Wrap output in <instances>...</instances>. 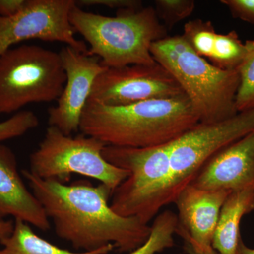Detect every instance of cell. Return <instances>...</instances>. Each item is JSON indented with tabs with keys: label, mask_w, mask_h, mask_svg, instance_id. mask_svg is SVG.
<instances>
[{
	"label": "cell",
	"mask_w": 254,
	"mask_h": 254,
	"mask_svg": "<svg viewBox=\"0 0 254 254\" xmlns=\"http://www.w3.org/2000/svg\"><path fill=\"white\" fill-rule=\"evenodd\" d=\"M22 175L56 235L76 250L91 252L112 244L120 252L131 253L148 240L151 227L136 217L115 213L108 202L111 190L103 184L65 185L40 178L28 170Z\"/></svg>",
	"instance_id": "cell-1"
},
{
	"label": "cell",
	"mask_w": 254,
	"mask_h": 254,
	"mask_svg": "<svg viewBox=\"0 0 254 254\" xmlns=\"http://www.w3.org/2000/svg\"><path fill=\"white\" fill-rule=\"evenodd\" d=\"M198 123L185 95L123 106L88 101L79 131L105 145L148 148L173 141Z\"/></svg>",
	"instance_id": "cell-2"
},
{
	"label": "cell",
	"mask_w": 254,
	"mask_h": 254,
	"mask_svg": "<svg viewBox=\"0 0 254 254\" xmlns=\"http://www.w3.org/2000/svg\"><path fill=\"white\" fill-rule=\"evenodd\" d=\"M150 53L181 87L200 123H218L238 113L237 70L214 66L197 54L182 35L154 42Z\"/></svg>",
	"instance_id": "cell-3"
},
{
	"label": "cell",
	"mask_w": 254,
	"mask_h": 254,
	"mask_svg": "<svg viewBox=\"0 0 254 254\" xmlns=\"http://www.w3.org/2000/svg\"><path fill=\"white\" fill-rule=\"evenodd\" d=\"M69 20L75 32L89 44L88 54L98 57L108 68L154 64L152 44L168 36L151 6L119 10L109 17L84 11L76 4Z\"/></svg>",
	"instance_id": "cell-4"
},
{
	"label": "cell",
	"mask_w": 254,
	"mask_h": 254,
	"mask_svg": "<svg viewBox=\"0 0 254 254\" xmlns=\"http://www.w3.org/2000/svg\"><path fill=\"white\" fill-rule=\"evenodd\" d=\"M170 143L148 148L105 147L103 158L129 173L111 195L110 207L115 213L136 217L148 225L166 205Z\"/></svg>",
	"instance_id": "cell-5"
},
{
	"label": "cell",
	"mask_w": 254,
	"mask_h": 254,
	"mask_svg": "<svg viewBox=\"0 0 254 254\" xmlns=\"http://www.w3.org/2000/svg\"><path fill=\"white\" fill-rule=\"evenodd\" d=\"M66 79L59 53L32 45L12 47L0 56V114L58 100Z\"/></svg>",
	"instance_id": "cell-6"
},
{
	"label": "cell",
	"mask_w": 254,
	"mask_h": 254,
	"mask_svg": "<svg viewBox=\"0 0 254 254\" xmlns=\"http://www.w3.org/2000/svg\"><path fill=\"white\" fill-rule=\"evenodd\" d=\"M106 146L93 137L65 135L49 126L38 148L30 156V172L44 180L66 181L72 174L95 179L115 190L128 177V172L108 163L102 152Z\"/></svg>",
	"instance_id": "cell-7"
},
{
	"label": "cell",
	"mask_w": 254,
	"mask_h": 254,
	"mask_svg": "<svg viewBox=\"0 0 254 254\" xmlns=\"http://www.w3.org/2000/svg\"><path fill=\"white\" fill-rule=\"evenodd\" d=\"M254 130V108L223 121L197 124L170 143V176L165 203H175L204 164L219 150Z\"/></svg>",
	"instance_id": "cell-8"
},
{
	"label": "cell",
	"mask_w": 254,
	"mask_h": 254,
	"mask_svg": "<svg viewBox=\"0 0 254 254\" xmlns=\"http://www.w3.org/2000/svg\"><path fill=\"white\" fill-rule=\"evenodd\" d=\"M75 0H27L26 6L12 17L0 16V56L15 45L28 40L59 42L83 53L85 42L75 37L69 15Z\"/></svg>",
	"instance_id": "cell-9"
},
{
	"label": "cell",
	"mask_w": 254,
	"mask_h": 254,
	"mask_svg": "<svg viewBox=\"0 0 254 254\" xmlns=\"http://www.w3.org/2000/svg\"><path fill=\"white\" fill-rule=\"evenodd\" d=\"M185 95L173 76L156 63L107 68L95 79L88 101L123 106Z\"/></svg>",
	"instance_id": "cell-10"
},
{
	"label": "cell",
	"mask_w": 254,
	"mask_h": 254,
	"mask_svg": "<svg viewBox=\"0 0 254 254\" xmlns=\"http://www.w3.org/2000/svg\"><path fill=\"white\" fill-rule=\"evenodd\" d=\"M59 53L66 73V83L56 106L48 110V124L71 136L79 131L82 114L95 79L108 67L98 57L71 47H64Z\"/></svg>",
	"instance_id": "cell-11"
},
{
	"label": "cell",
	"mask_w": 254,
	"mask_h": 254,
	"mask_svg": "<svg viewBox=\"0 0 254 254\" xmlns=\"http://www.w3.org/2000/svg\"><path fill=\"white\" fill-rule=\"evenodd\" d=\"M190 185L230 192L254 185V130L215 153Z\"/></svg>",
	"instance_id": "cell-12"
},
{
	"label": "cell",
	"mask_w": 254,
	"mask_h": 254,
	"mask_svg": "<svg viewBox=\"0 0 254 254\" xmlns=\"http://www.w3.org/2000/svg\"><path fill=\"white\" fill-rule=\"evenodd\" d=\"M9 216L41 231L50 229L46 212L20 175L14 152L0 143V220Z\"/></svg>",
	"instance_id": "cell-13"
},
{
	"label": "cell",
	"mask_w": 254,
	"mask_h": 254,
	"mask_svg": "<svg viewBox=\"0 0 254 254\" xmlns=\"http://www.w3.org/2000/svg\"><path fill=\"white\" fill-rule=\"evenodd\" d=\"M230 193L228 190H200L189 185L174 203L179 212L178 227L198 245L211 247L220 210Z\"/></svg>",
	"instance_id": "cell-14"
},
{
	"label": "cell",
	"mask_w": 254,
	"mask_h": 254,
	"mask_svg": "<svg viewBox=\"0 0 254 254\" xmlns=\"http://www.w3.org/2000/svg\"><path fill=\"white\" fill-rule=\"evenodd\" d=\"M182 36L197 54L225 70H238L253 44V40L243 43L235 31L217 33L210 21L199 18L188 21Z\"/></svg>",
	"instance_id": "cell-15"
},
{
	"label": "cell",
	"mask_w": 254,
	"mask_h": 254,
	"mask_svg": "<svg viewBox=\"0 0 254 254\" xmlns=\"http://www.w3.org/2000/svg\"><path fill=\"white\" fill-rule=\"evenodd\" d=\"M254 210V185L231 192L222 205L211 247L218 254H236L242 218Z\"/></svg>",
	"instance_id": "cell-16"
},
{
	"label": "cell",
	"mask_w": 254,
	"mask_h": 254,
	"mask_svg": "<svg viewBox=\"0 0 254 254\" xmlns=\"http://www.w3.org/2000/svg\"><path fill=\"white\" fill-rule=\"evenodd\" d=\"M2 248L0 254H108L115 248L110 244L98 250L80 253L63 250L41 238L31 226L20 220H15L13 232L0 241Z\"/></svg>",
	"instance_id": "cell-17"
},
{
	"label": "cell",
	"mask_w": 254,
	"mask_h": 254,
	"mask_svg": "<svg viewBox=\"0 0 254 254\" xmlns=\"http://www.w3.org/2000/svg\"><path fill=\"white\" fill-rule=\"evenodd\" d=\"M178 227L177 215L167 210L159 214L153 221L148 240L129 254H156L175 245L174 235Z\"/></svg>",
	"instance_id": "cell-18"
},
{
	"label": "cell",
	"mask_w": 254,
	"mask_h": 254,
	"mask_svg": "<svg viewBox=\"0 0 254 254\" xmlns=\"http://www.w3.org/2000/svg\"><path fill=\"white\" fill-rule=\"evenodd\" d=\"M240 86L236 97L238 113L254 108V40L248 55L237 70Z\"/></svg>",
	"instance_id": "cell-19"
},
{
	"label": "cell",
	"mask_w": 254,
	"mask_h": 254,
	"mask_svg": "<svg viewBox=\"0 0 254 254\" xmlns=\"http://www.w3.org/2000/svg\"><path fill=\"white\" fill-rule=\"evenodd\" d=\"M155 10L159 19L165 26L172 28L174 25L190 17L195 9L193 0H156Z\"/></svg>",
	"instance_id": "cell-20"
},
{
	"label": "cell",
	"mask_w": 254,
	"mask_h": 254,
	"mask_svg": "<svg viewBox=\"0 0 254 254\" xmlns=\"http://www.w3.org/2000/svg\"><path fill=\"white\" fill-rule=\"evenodd\" d=\"M39 124V120L33 112L23 110L15 113L7 120L0 122V143L26 134Z\"/></svg>",
	"instance_id": "cell-21"
},
{
	"label": "cell",
	"mask_w": 254,
	"mask_h": 254,
	"mask_svg": "<svg viewBox=\"0 0 254 254\" xmlns=\"http://www.w3.org/2000/svg\"><path fill=\"white\" fill-rule=\"evenodd\" d=\"M234 18L254 25V0H221Z\"/></svg>",
	"instance_id": "cell-22"
},
{
	"label": "cell",
	"mask_w": 254,
	"mask_h": 254,
	"mask_svg": "<svg viewBox=\"0 0 254 254\" xmlns=\"http://www.w3.org/2000/svg\"><path fill=\"white\" fill-rule=\"evenodd\" d=\"M76 4L78 6H103L117 11L143 7V3L138 0H78Z\"/></svg>",
	"instance_id": "cell-23"
},
{
	"label": "cell",
	"mask_w": 254,
	"mask_h": 254,
	"mask_svg": "<svg viewBox=\"0 0 254 254\" xmlns=\"http://www.w3.org/2000/svg\"><path fill=\"white\" fill-rule=\"evenodd\" d=\"M176 234L182 237L185 242V250L188 254H218L212 247H202L195 243L188 234L180 227H177Z\"/></svg>",
	"instance_id": "cell-24"
},
{
	"label": "cell",
	"mask_w": 254,
	"mask_h": 254,
	"mask_svg": "<svg viewBox=\"0 0 254 254\" xmlns=\"http://www.w3.org/2000/svg\"><path fill=\"white\" fill-rule=\"evenodd\" d=\"M27 0H0V16L12 17L26 6Z\"/></svg>",
	"instance_id": "cell-25"
},
{
	"label": "cell",
	"mask_w": 254,
	"mask_h": 254,
	"mask_svg": "<svg viewBox=\"0 0 254 254\" xmlns=\"http://www.w3.org/2000/svg\"><path fill=\"white\" fill-rule=\"evenodd\" d=\"M14 227V222L12 220H0V241L9 237Z\"/></svg>",
	"instance_id": "cell-26"
},
{
	"label": "cell",
	"mask_w": 254,
	"mask_h": 254,
	"mask_svg": "<svg viewBox=\"0 0 254 254\" xmlns=\"http://www.w3.org/2000/svg\"><path fill=\"white\" fill-rule=\"evenodd\" d=\"M236 254H254V249L247 247L242 238H241L237 246Z\"/></svg>",
	"instance_id": "cell-27"
}]
</instances>
